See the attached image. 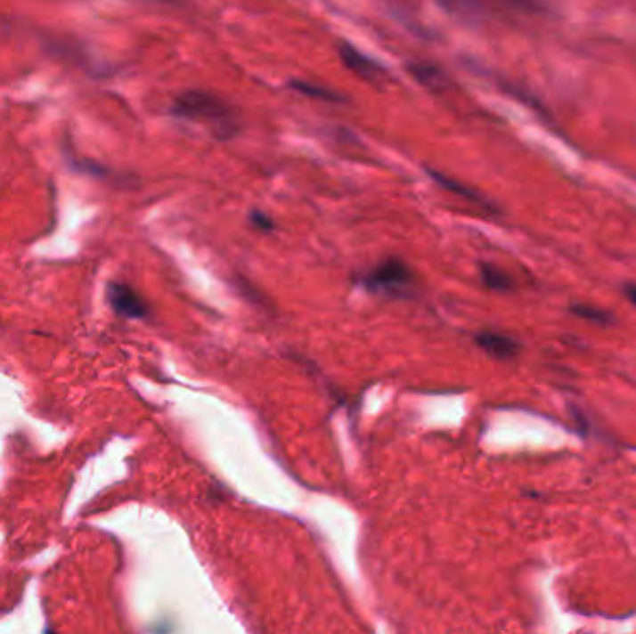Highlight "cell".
<instances>
[{
    "instance_id": "1",
    "label": "cell",
    "mask_w": 636,
    "mask_h": 634,
    "mask_svg": "<svg viewBox=\"0 0 636 634\" xmlns=\"http://www.w3.org/2000/svg\"><path fill=\"white\" fill-rule=\"evenodd\" d=\"M172 112L181 119L203 125L212 136L220 140L232 138L241 129L235 109L222 97L208 92L190 90L177 95L172 102Z\"/></svg>"
},
{
    "instance_id": "2",
    "label": "cell",
    "mask_w": 636,
    "mask_h": 634,
    "mask_svg": "<svg viewBox=\"0 0 636 634\" xmlns=\"http://www.w3.org/2000/svg\"><path fill=\"white\" fill-rule=\"evenodd\" d=\"M363 287L391 298H410L415 290V273L400 259H387L363 276Z\"/></svg>"
},
{
    "instance_id": "3",
    "label": "cell",
    "mask_w": 636,
    "mask_h": 634,
    "mask_svg": "<svg viewBox=\"0 0 636 634\" xmlns=\"http://www.w3.org/2000/svg\"><path fill=\"white\" fill-rule=\"evenodd\" d=\"M109 302L118 314L126 316V319H145L147 313H150V307L142 300V296L129 285H109Z\"/></svg>"
},
{
    "instance_id": "4",
    "label": "cell",
    "mask_w": 636,
    "mask_h": 634,
    "mask_svg": "<svg viewBox=\"0 0 636 634\" xmlns=\"http://www.w3.org/2000/svg\"><path fill=\"white\" fill-rule=\"evenodd\" d=\"M338 54H341V60L345 66L357 77H362L371 82H378L386 77V71L379 66V63H376L372 58L365 56L363 53H359L352 45H343L341 51H338Z\"/></svg>"
},
{
    "instance_id": "5",
    "label": "cell",
    "mask_w": 636,
    "mask_h": 634,
    "mask_svg": "<svg viewBox=\"0 0 636 634\" xmlns=\"http://www.w3.org/2000/svg\"><path fill=\"white\" fill-rule=\"evenodd\" d=\"M477 345L497 359H512L518 355L521 345L510 335H504L499 331H480L475 335Z\"/></svg>"
},
{
    "instance_id": "6",
    "label": "cell",
    "mask_w": 636,
    "mask_h": 634,
    "mask_svg": "<svg viewBox=\"0 0 636 634\" xmlns=\"http://www.w3.org/2000/svg\"><path fill=\"white\" fill-rule=\"evenodd\" d=\"M480 273H482L484 285H485L487 289H492V290L504 292V290H510V289L514 287L512 278L508 276L506 272H502L499 266H495V264L482 263V264H480Z\"/></svg>"
},
{
    "instance_id": "7",
    "label": "cell",
    "mask_w": 636,
    "mask_h": 634,
    "mask_svg": "<svg viewBox=\"0 0 636 634\" xmlns=\"http://www.w3.org/2000/svg\"><path fill=\"white\" fill-rule=\"evenodd\" d=\"M569 311L574 313L579 319H584L591 324H610L612 314L603 311L601 307H593V305H586V304H574L569 307Z\"/></svg>"
},
{
    "instance_id": "8",
    "label": "cell",
    "mask_w": 636,
    "mask_h": 634,
    "mask_svg": "<svg viewBox=\"0 0 636 634\" xmlns=\"http://www.w3.org/2000/svg\"><path fill=\"white\" fill-rule=\"evenodd\" d=\"M292 88H296L304 95L321 99V101H335L337 99V95L331 93L330 90L321 88V86H314V84H307V82H292Z\"/></svg>"
},
{
    "instance_id": "9",
    "label": "cell",
    "mask_w": 636,
    "mask_h": 634,
    "mask_svg": "<svg viewBox=\"0 0 636 634\" xmlns=\"http://www.w3.org/2000/svg\"><path fill=\"white\" fill-rule=\"evenodd\" d=\"M412 73L420 80L427 84V86H434V84H441V73L432 68V66H427V63H419V66H413L412 68Z\"/></svg>"
},
{
    "instance_id": "10",
    "label": "cell",
    "mask_w": 636,
    "mask_h": 634,
    "mask_svg": "<svg viewBox=\"0 0 636 634\" xmlns=\"http://www.w3.org/2000/svg\"><path fill=\"white\" fill-rule=\"evenodd\" d=\"M251 222L256 224V227H259L263 231H272L273 229V222L268 216H265L263 213H259V210H256V213L251 215Z\"/></svg>"
},
{
    "instance_id": "11",
    "label": "cell",
    "mask_w": 636,
    "mask_h": 634,
    "mask_svg": "<svg viewBox=\"0 0 636 634\" xmlns=\"http://www.w3.org/2000/svg\"><path fill=\"white\" fill-rule=\"evenodd\" d=\"M624 294L627 296V300L636 305V283H627L624 285Z\"/></svg>"
}]
</instances>
